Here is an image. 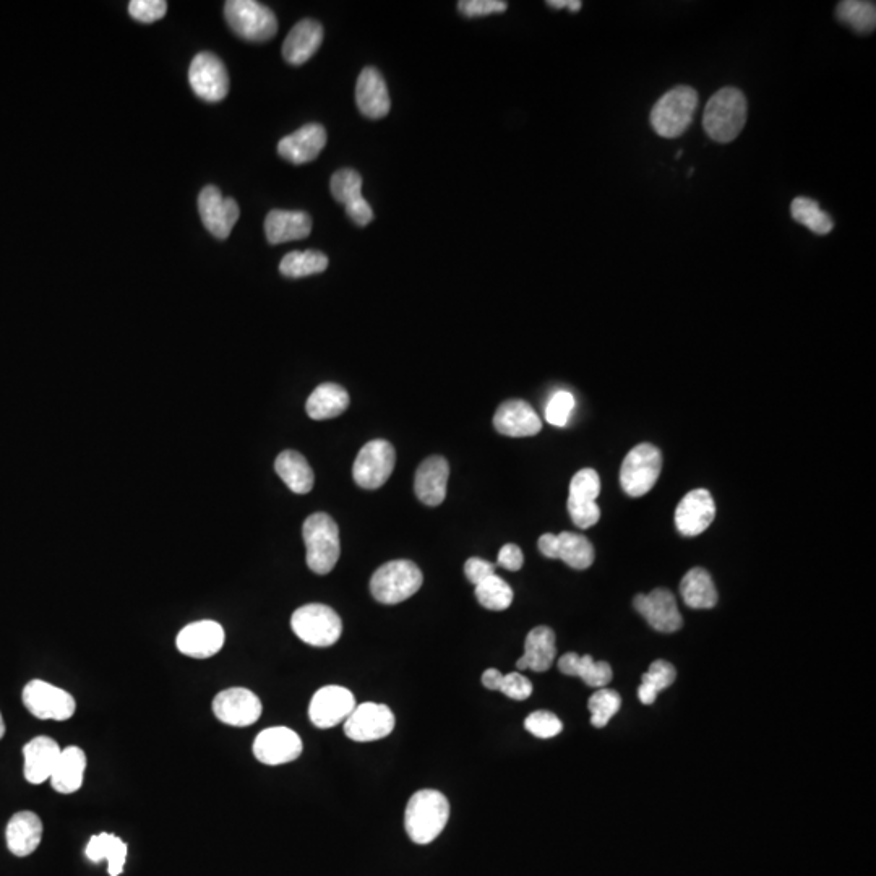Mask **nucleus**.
Listing matches in <instances>:
<instances>
[{
	"mask_svg": "<svg viewBox=\"0 0 876 876\" xmlns=\"http://www.w3.org/2000/svg\"><path fill=\"white\" fill-rule=\"evenodd\" d=\"M683 602L692 609H713L718 604V589L705 568H692L680 583Z\"/></svg>",
	"mask_w": 876,
	"mask_h": 876,
	"instance_id": "nucleus-33",
	"label": "nucleus"
},
{
	"mask_svg": "<svg viewBox=\"0 0 876 876\" xmlns=\"http://www.w3.org/2000/svg\"><path fill=\"white\" fill-rule=\"evenodd\" d=\"M85 771V752L80 747H67L62 750L49 781L59 794H73L82 787Z\"/></svg>",
	"mask_w": 876,
	"mask_h": 876,
	"instance_id": "nucleus-30",
	"label": "nucleus"
},
{
	"mask_svg": "<svg viewBox=\"0 0 876 876\" xmlns=\"http://www.w3.org/2000/svg\"><path fill=\"white\" fill-rule=\"evenodd\" d=\"M328 267V257L317 250L305 252H289L281 260L280 271L288 278H304V276L323 273Z\"/></svg>",
	"mask_w": 876,
	"mask_h": 876,
	"instance_id": "nucleus-38",
	"label": "nucleus"
},
{
	"mask_svg": "<svg viewBox=\"0 0 876 876\" xmlns=\"http://www.w3.org/2000/svg\"><path fill=\"white\" fill-rule=\"evenodd\" d=\"M348 408V391L344 390L338 383L318 385L305 404V411L314 421H327V419L341 416Z\"/></svg>",
	"mask_w": 876,
	"mask_h": 876,
	"instance_id": "nucleus-31",
	"label": "nucleus"
},
{
	"mask_svg": "<svg viewBox=\"0 0 876 876\" xmlns=\"http://www.w3.org/2000/svg\"><path fill=\"white\" fill-rule=\"evenodd\" d=\"M555 633L549 627H536L524 641V654L516 662L520 670L546 672L555 662Z\"/></svg>",
	"mask_w": 876,
	"mask_h": 876,
	"instance_id": "nucleus-28",
	"label": "nucleus"
},
{
	"mask_svg": "<svg viewBox=\"0 0 876 876\" xmlns=\"http://www.w3.org/2000/svg\"><path fill=\"white\" fill-rule=\"evenodd\" d=\"M213 713L228 726L249 727L262 716V703L247 688H228L215 696Z\"/></svg>",
	"mask_w": 876,
	"mask_h": 876,
	"instance_id": "nucleus-15",
	"label": "nucleus"
},
{
	"mask_svg": "<svg viewBox=\"0 0 876 876\" xmlns=\"http://www.w3.org/2000/svg\"><path fill=\"white\" fill-rule=\"evenodd\" d=\"M662 469L661 451L641 443L628 453L620 468V484L630 497H643L653 489Z\"/></svg>",
	"mask_w": 876,
	"mask_h": 876,
	"instance_id": "nucleus-8",
	"label": "nucleus"
},
{
	"mask_svg": "<svg viewBox=\"0 0 876 876\" xmlns=\"http://www.w3.org/2000/svg\"><path fill=\"white\" fill-rule=\"evenodd\" d=\"M450 818V803L442 792L422 789L409 799L404 812V828L409 839L426 846L437 839Z\"/></svg>",
	"mask_w": 876,
	"mask_h": 876,
	"instance_id": "nucleus-1",
	"label": "nucleus"
},
{
	"mask_svg": "<svg viewBox=\"0 0 876 876\" xmlns=\"http://www.w3.org/2000/svg\"><path fill=\"white\" fill-rule=\"evenodd\" d=\"M523 563V550L516 546V544H505V546L500 549L499 559H497V565H499V567L505 568V570H510V572H518V570H521V567H523Z\"/></svg>",
	"mask_w": 876,
	"mask_h": 876,
	"instance_id": "nucleus-51",
	"label": "nucleus"
},
{
	"mask_svg": "<svg viewBox=\"0 0 876 876\" xmlns=\"http://www.w3.org/2000/svg\"><path fill=\"white\" fill-rule=\"evenodd\" d=\"M302 740L288 727H270L257 735L254 755L260 763L268 766L286 765L301 756Z\"/></svg>",
	"mask_w": 876,
	"mask_h": 876,
	"instance_id": "nucleus-16",
	"label": "nucleus"
},
{
	"mask_svg": "<svg viewBox=\"0 0 876 876\" xmlns=\"http://www.w3.org/2000/svg\"><path fill=\"white\" fill-rule=\"evenodd\" d=\"M292 632L299 640L315 648H328L340 640L343 622L335 610L325 604L299 607L291 617Z\"/></svg>",
	"mask_w": 876,
	"mask_h": 876,
	"instance_id": "nucleus-6",
	"label": "nucleus"
},
{
	"mask_svg": "<svg viewBox=\"0 0 876 876\" xmlns=\"http://www.w3.org/2000/svg\"><path fill=\"white\" fill-rule=\"evenodd\" d=\"M356 103L359 111L369 119H382L390 112L387 83L377 69L367 67L357 78Z\"/></svg>",
	"mask_w": 876,
	"mask_h": 876,
	"instance_id": "nucleus-23",
	"label": "nucleus"
},
{
	"mask_svg": "<svg viewBox=\"0 0 876 876\" xmlns=\"http://www.w3.org/2000/svg\"><path fill=\"white\" fill-rule=\"evenodd\" d=\"M276 474L294 494H309L314 487V471L304 456L294 450H286L275 461Z\"/></svg>",
	"mask_w": 876,
	"mask_h": 876,
	"instance_id": "nucleus-32",
	"label": "nucleus"
},
{
	"mask_svg": "<svg viewBox=\"0 0 876 876\" xmlns=\"http://www.w3.org/2000/svg\"><path fill=\"white\" fill-rule=\"evenodd\" d=\"M323 26L315 20H301L284 39L283 56L289 64L302 65L322 46Z\"/></svg>",
	"mask_w": 876,
	"mask_h": 876,
	"instance_id": "nucleus-26",
	"label": "nucleus"
},
{
	"mask_svg": "<svg viewBox=\"0 0 876 876\" xmlns=\"http://www.w3.org/2000/svg\"><path fill=\"white\" fill-rule=\"evenodd\" d=\"M601 494V479L594 469H581L573 476L570 482V495L568 502L589 503L596 502Z\"/></svg>",
	"mask_w": 876,
	"mask_h": 876,
	"instance_id": "nucleus-43",
	"label": "nucleus"
},
{
	"mask_svg": "<svg viewBox=\"0 0 876 876\" xmlns=\"http://www.w3.org/2000/svg\"><path fill=\"white\" fill-rule=\"evenodd\" d=\"M698 108V93L692 86H675L651 111V125L662 138H677L687 132Z\"/></svg>",
	"mask_w": 876,
	"mask_h": 876,
	"instance_id": "nucleus-4",
	"label": "nucleus"
},
{
	"mask_svg": "<svg viewBox=\"0 0 876 876\" xmlns=\"http://www.w3.org/2000/svg\"><path fill=\"white\" fill-rule=\"evenodd\" d=\"M568 513L573 523L581 529H588L601 520V508L596 502H567Z\"/></svg>",
	"mask_w": 876,
	"mask_h": 876,
	"instance_id": "nucleus-49",
	"label": "nucleus"
},
{
	"mask_svg": "<svg viewBox=\"0 0 876 876\" xmlns=\"http://www.w3.org/2000/svg\"><path fill=\"white\" fill-rule=\"evenodd\" d=\"M312 232V219L304 211L273 210L265 219V234L270 244L301 241Z\"/></svg>",
	"mask_w": 876,
	"mask_h": 876,
	"instance_id": "nucleus-25",
	"label": "nucleus"
},
{
	"mask_svg": "<svg viewBox=\"0 0 876 876\" xmlns=\"http://www.w3.org/2000/svg\"><path fill=\"white\" fill-rule=\"evenodd\" d=\"M792 218L818 236H826L833 231V219L821 210L820 205L812 198L797 197L791 205Z\"/></svg>",
	"mask_w": 876,
	"mask_h": 876,
	"instance_id": "nucleus-37",
	"label": "nucleus"
},
{
	"mask_svg": "<svg viewBox=\"0 0 876 876\" xmlns=\"http://www.w3.org/2000/svg\"><path fill=\"white\" fill-rule=\"evenodd\" d=\"M557 547H559V539L555 534H542L539 537V550L547 559H557Z\"/></svg>",
	"mask_w": 876,
	"mask_h": 876,
	"instance_id": "nucleus-53",
	"label": "nucleus"
},
{
	"mask_svg": "<svg viewBox=\"0 0 876 876\" xmlns=\"http://www.w3.org/2000/svg\"><path fill=\"white\" fill-rule=\"evenodd\" d=\"M356 706V698L348 688L327 685L310 701L309 718L318 729H331L346 721Z\"/></svg>",
	"mask_w": 876,
	"mask_h": 876,
	"instance_id": "nucleus-14",
	"label": "nucleus"
},
{
	"mask_svg": "<svg viewBox=\"0 0 876 876\" xmlns=\"http://www.w3.org/2000/svg\"><path fill=\"white\" fill-rule=\"evenodd\" d=\"M476 597L482 607L489 610H505L513 602V589L497 573L476 586Z\"/></svg>",
	"mask_w": 876,
	"mask_h": 876,
	"instance_id": "nucleus-40",
	"label": "nucleus"
},
{
	"mask_svg": "<svg viewBox=\"0 0 876 876\" xmlns=\"http://www.w3.org/2000/svg\"><path fill=\"white\" fill-rule=\"evenodd\" d=\"M714 518H716V503L705 489L688 492L675 510V526L685 537H695L705 533Z\"/></svg>",
	"mask_w": 876,
	"mask_h": 876,
	"instance_id": "nucleus-18",
	"label": "nucleus"
},
{
	"mask_svg": "<svg viewBox=\"0 0 876 876\" xmlns=\"http://www.w3.org/2000/svg\"><path fill=\"white\" fill-rule=\"evenodd\" d=\"M503 674L500 670L497 669H487L484 674H482V685L487 688V690H492V692H499L500 682H502Z\"/></svg>",
	"mask_w": 876,
	"mask_h": 876,
	"instance_id": "nucleus-54",
	"label": "nucleus"
},
{
	"mask_svg": "<svg viewBox=\"0 0 876 876\" xmlns=\"http://www.w3.org/2000/svg\"><path fill=\"white\" fill-rule=\"evenodd\" d=\"M838 18L857 33H872L876 26L875 2L844 0L838 5Z\"/></svg>",
	"mask_w": 876,
	"mask_h": 876,
	"instance_id": "nucleus-39",
	"label": "nucleus"
},
{
	"mask_svg": "<svg viewBox=\"0 0 876 876\" xmlns=\"http://www.w3.org/2000/svg\"><path fill=\"white\" fill-rule=\"evenodd\" d=\"M224 17L237 36L252 43H265L278 33L275 13L255 0H229Z\"/></svg>",
	"mask_w": 876,
	"mask_h": 876,
	"instance_id": "nucleus-7",
	"label": "nucleus"
},
{
	"mask_svg": "<svg viewBox=\"0 0 876 876\" xmlns=\"http://www.w3.org/2000/svg\"><path fill=\"white\" fill-rule=\"evenodd\" d=\"M85 854L93 864L106 860L109 875L119 876L124 870L125 859H127V844L121 838H117L116 834H96L88 842Z\"/></svg>",
	"mask_w": 876,
	"mask_h": 876,
	"instance_id": "nucleus-34",
	"label": "nucleus"
},
{
	"mask_svg": "<svg viewBox=\"0 0 876 876\" xmlns=\"http://www.w3.org/2000/svg\"><path fill=\"white\" fill-rule=\"evenodd\" d=\"M327 145V130L320 124H307L278 143L281 158L292 164L314 161Z\"/></svg>",
	"mask_w": 876,
	"mask_h": 876,
	"instance_id": "nucleus-22",
	"label": "nucleus"
},
{
	"mask_svg": "<svg viewBox=\"0 0 876 876\" xmlns=\"http://www.w3.org/2000/svg\"><path fill=\"white\" fill-rule=\"evenodd\" d=\"M61 753L62 748L59 747V743L46 735L26 743L23 748L26 781L31 784H43L44 781L51 779Z\"/></svg>",
	"mask_w": 876,
	"mask_h": 876,
	"instance_id": "nucleus-24",
	"label": "nucleus"
},
{
	"mask_svg": "<svg viewBox=\"0 0 876 876\" xmlns=\"http://www.w3.org/2000/svg\"><path fill=\"white\" fill-rule=\"evenodd\" d=\"M747 99L732 86L714 93L706 104L703 127L711 140L729 143L739 137L747 122Z\"/></svg>",
	"mask_w": 876,
	"mask_h": 876,
	"instance_id": "nucleus-2",
	"label": "nucleus"
},
{
	"mask_svg": "<svg viewBox=\"0 0 876 876\" xmlns=\"http://www.w3.org/2000/svg\"><path fill=\"white\" fill-rule=\"evenodd\" d=\"M448 477H450V466L443 456H430L426 461H422L421 466L417 468L416 481H414L417 499L427 507L442 505L447 497Z\"/></svg>",
	"mask_w": 876,
	"mask_h": 876,
	"instance_id": "nucleus-21",
	"label": "nucleus"
},
{
	"mask_svg": "<svg viewBox=\"0 0 876 876\" xmlns=\"http://www.w3.org/2000/svg\"><path fill=\"white\" fill-rule=\"evenodd\" d=\"M166 12H168V2L164 0H132L129 4L130 17L137 22H158Z\"/></svg>",
	"mask_w": 876,
	"mask_h": 876,
	"instance_id": "nucleus-46",
	"label": "nucleus"
},
{
	"mask_svg": "<svg viewBox=\"0 0 876 876\" xmlns=\"http://www.w3.org/2000/svg\"><path fill=\"white\" fill-rule=\"evenodd\" d=\"M557 559L563 560L568 567L575 570H586L594 562V547L588 537L576 533H560Z\"/></svg>",
	"mask_w": 876,
	"mask_h": 876,
	"instance_id": "nucleus-35",
	"label": "nucleus"
},
{
	"mask_svg": "<svg viewBox=\"0 0 876 876\" xmlns=\"http://www.w3.org/2000/svg\"><path fill=\"white\" fill-rule=\"evenodd\" d=\"M346 213L349 218L353 219L357 226H367L374 219V211L370 208L369 202L364 197L357 198L354 202L346 205Z\"/></svg>",
	"mask_w": 876,
	"mask_h": 876,
	"instance_id": "nucleus-52",
	"label": "nucleus"
},
{
	"mask_svg": "<svg viewBox=\"0 0 876 876\" xmlns=\"http://www.w3.org/2000/svg\"><path fill=\"white\" fill-rule=\"evenodd\" d=\"M5 735V722L4 718H2V714H0V739Z\"/></svg>",
	"mask_w": 876,
	"mask_h": 876,
	"instance_id": "nucleus-56",
	"label": "nucleus"
},
{
	"mask_svg": "<svg viewBox=\"0 0 876 876\" xmlns=\"http://www.w3.org/2000/svg\"><path fill=\"white\" fill-rule=\"evenodd\" d=\"M524 729L533 734L537 739H552L562 732L563 724L554 713L550 711H534L524 721Z\"/></svg>",
	"mask_w": 876,
	"mask_h": 876,
	"instance_id": "nucleus-44",
	"label": "nucleus"
},
{
	"mask_svg": "<svg viewBox=\"0 0 876 876\" xmlns=\"http://www.w3.org/2000/svg\"><path fill=\"white\" fill-rule=\"evenodd\" d=\"M677 679V670L670 662L654 661L649 666L648 672L643 674L640 688H638V698L643 705H653L657 695L664 692Z\"/></svg>",
	"mask_w": 876,
	"mask_h": 876,
	"instance_id": "nucleus-36",
	"label": "nucleus"
},
{
	"mask_svg": "<svg viewBox=\"0 0 876 876\" xmlns=\"http://www.w3.org/2000/svg\"><path fill=\"white\" fill-rule=\"evenodd\" d=\"M559 670L568 677H578L588 687L606 688L614 677L612 667L604 661H594L589 654L567 653L559 659Z\"/></svg>",
	"mask_w": 876,
	"mask_h": 876,
	"instance_id": "nucleus-29",
	"label": "nucleus"
},
{
	"mask_svg": "<svg viewBox=\"0 0 876 876\" xmlns=\"http://www.w3.org/2000/svg\"><path fill=\"white\" fill-rule=\"evenodd\" d=\"M7 847L13 855L26 857L38 849L43 838V823L33 812H18L10 818L7 831Z\"/></svg>",
	"mask_w": 876,
	"mask_h": 876,
	"instance_id": "nucleus-27",
	"label": "nucleus"
},
{
	"mask_svg": "<svg viewBox=\"0 0 876 876\" xmlns=\"http://www.w3.org/2000/svg\"><path fill=\"white\" fill-rule=\"evenodd\" d=\"M573 409H575V398L572 393L565 390L557 391L546 406L547 422L555 427H565L570 421Z\"/></svg>",
	"mask_w": 876,
	"mask_h": 876,
	"instance_id": "nucleus-45",
	"label": "nucleus"
},
{
	"mask_svg": "<svg viewBox=\"0 0 876 876\" xmlns=\"http://www.w3.org/2000/svg\"><path fill=\"white\" fill-rule=\"evenodd\" d=\"M494 427L505 437H533L541 432L542 422L531 404L523 400H508L497 409Z\"/></svg>",
	"mask_w": 876,
	"mask_h": 876,
	"instance_id": "nucleus-20",
	"label": "nucleus"
},
{
	"mask_svg": "<svg viewBox=\"0 0 876 876\" xmlns=\"http://www.w3.org/2000/svg\"><path fill=\"white\" fill-rule=\"evenodd\" d=\"M464 575L468 578L469 583L477 586V584L487 580L489 576L495 575V565L487 560L479 559V557H473L464 563Z\"/></svg>",
	"mask_w": 876,
	"mask_h": 876,
	"instance_id": "nucleus-50",
	"label": "nucleus"
},
{
	"mask_svg": "<svg viewBox=\"0 0 876 876\" xmlns=\"http://www.w3.org/2000/svg\"><path fill=\"white\" fill-rule=\"evenodd\" d=\"M189 82L195 95L208 103L223 101L229 93L226 65L211 52H200L190 64Z\"/></svg>",
	"mask_w": 876,
	"mask_h": 876,
	"instance_id": "nucleus-11",
	"label": "nucleus"
},
{
	"mask_svg": "<svg viewBox=\"0 0 876 876\" xmlns=\"http://www.w3.org/2000/svg\"><path fill=\"white\" fill-rule=\"evenodd\" d=\"M395 464V447L382 438L372 440L361 448L354 461V481L362 489H380L390 479Z\"/></svg>",
	"mask_w": 876,
	"mask_h": 876,
	"instance_id": "nucleus-9",
	"label": "nucleus"
},
{
	"mask_svg": "<svg viewBox=\"0 0 876 876\" xmlns=\"http://www.w3.org/2000/svg\"><path fill=\"white\" fill-rule=\"evenodd\" d=\"M633 606L656 632L674 633L682 628V614L669 589L657 588L653 593L638 594Z\"/></svg>",
	"mask_w": 876,
	"mask_h": 876,
	"instance_id": "nucleus-17",
	"label": "nucleus"
},
{
	"mask_svg": "<svg viewBox=\"0 0 876 876\" xmlns=\"http://www.w3.org/2000/svg\"><path fill=\"white\" fill-rule=\"evenodd\" d=\"M499 692L511 700H528L529 696L533 695V683L529 682V679H526L523 674L511 672V674L503 675Z\"/></svg>",
	"mask_w": 876,
	"mask_h": 876,
	"instance_id": "nucleus-47",
	"label": "nucleus"
},
{
	"mask_svg": "<svg viewBox=\"0 0 876 876\" xmlns=\"http://www.w3.org/2000/svg\"><path fill=\"white\" fill-rule=\"evenodd\" d=\"M549 7L552 9H565L567 7L570 12H580L581 10V2L580 0H549L547 2Z\"/></svg>",
	"mask_w": 876,
	"mask_h": 876,
	"instance_id": "nucleus-55",
	"label": "nucleus"
},
{
	"mask_svg": "<svg viewBox=\"0 0 876 876\" xmlns=\"http://www.w3.org/2000/svg\"><path fill=\"white\" fill-rule=\"evenodd\" d=\"M622 706V698L619 693L610 688H599L588 701L591 711V724L597 729H602L609 724L610 719L619 713Z\"/></svg>",
	"mask_w": 876,
	"mask_h": 876,
	"instance_id": "nucleus-41",
	"label": "nucleus"
},
{
	"mask_svg": "<svg viewBox=\"0 0 876 876\" xmlns=\"http://www.w3.org/2000/svg\"><path fill=\"white\" fill-rule=\"evenodd\" d=\"M395 724V714L387 705L362 703L344 721V734L354 742H375L390 735Z\"/></svg>",
	"mask_w": 876,
	"mask_h": 876,
	"instance_id": "nucleus-12",
	"label": "nucleus"
},
{
	"mask_svg": "<svg viewBox=\"0 0 876 876\" xmlns=\"http://www.w3.org/2000/svg\"><path fill=\"white\" fill-rule=\"evenodd\" d=\"M198 211L211 236L221 241L228 239L241 216L236 200L224 198L215 185H207L198 195Z\"/></svg>",
	"mask_w": 876,
	"mask_h": 876,
	"instance_id": "nucleus-13",
	"label": "nucleus"
},
{
	"mask_svg": "<svg viewBox=\"0 0 876 876\" xmlns=\"http://www.w3.org/2000/svg\"><path fill=\"white\" fill-rule=\"evenodd\" d=\"M23 705L43 721H67L75 714V700L69 692L44 680H31L23 690Z\"/></svg>",
	"mask_w": 876,
	"mask_h": 876,
	"instance_id": "nucleus-10",
	"label": "nucleus"
},
{
	"mask_svg": "<svg viewBox=\"0 0 876 876\" xmlns=\"http://www.w3.org/2000/svg\"><path fill=\"white\" fill-rule=\"evenodd\" d=\"M307 565L317 575H328L340 560V529L327 513H314L302 528Z\"/></svg>",
	"mask_w": 876,
	"mask_h": 876,
	"instance_id": "nucleus-3",
	"label": "nucleus"
},
{
	"mask_svg": "<svg viewBox=\"0 0 876 876\" xmlns=\"http://www.w3.org/2000/svg\"><path fill=\"white\" fill-rule=\"evenodd\" d=\"M507 9V2L502 0H461L458 4V10L468 18L486 17L492 13L505 12Z\"/></svg>",
	"mask_w": 876,
	"mask_h": 876,
	"instance_id": "nucleus-48",
	"label": "nucleus"
},
{
	"mask_svg": "<svg viewBox=\"0 0 876 876\" xmlns=\"http://www.w3.org/2000/svg\"><path fill=\"white\" fill-rule=\"evenodd\" d=\"M331 195L341 203L348 205L357 198H362V177L354 169H340L331 177Z\"/></svg>",
	"mask_w": 876,
	"mask_h": 876,
	"instance_id": "nucleus-42",
	"label": "nucleus"
},
{
	"mask_svg": "<svg viewBox=\"0 0 876 876\" xmlns=\"http://www.w3.org/2000/svg\"><path fill=\"white\" fill-rule=\"evenodd\" d=\"M424 576L411 560H393L378 568L370 580V593L380 604H400L421 589Z\"/></svg>",
	"mask_w": 876,
	"mask_h": 876,
	"instance_id": "nucleus-5",
	"label": "nucleus"
},
{
	"mask_svg": "<svg viewBox=\"0 0 876 876\" xmlns=\"http://www.w3.org/2000/svg\"><path fill=\"white\" fill-rule=\"evenodd\" d=\"M177 649L194 659H208L221 651L224 645V630L218 622L200 620L182 628L177 635Z\"/></svg>",
	"mask_w": 876,
	"mask_h": 876,
	"instance_id": "nucleus-19",
	"label": "nucleus"
}]
</instances>
